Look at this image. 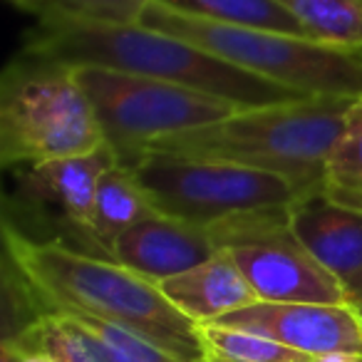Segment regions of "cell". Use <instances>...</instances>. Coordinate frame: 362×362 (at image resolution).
Here are the masks:
<instances>
[{
  "instance_id": "cell-20",
  "label": "cell",
  "mask_w": 362,
  "mask_h": 362,
  "mask_svg": "<svg viewBox=\"0 0 362 362\" xmlns=\"http://www.w3.org/2000/svg\"><path fill=\"white\" fill-rule=\"evenodd\" d=\"M151 0H28L23 11L37 21H77L95 25H139Z\"/></svg>"
},
{
  "instance_id": "cell-21",
  "label": "cell",
  "mask_w": 362,
  "mask_h": 362,
  "mask_svg": "<svg viewBox=\"0 0 362 362\" xmlns=\"http://www.w3.org/2000/svg\"><path fill=\"white\" fill-rule=\"evenodd\" d=\"M0 362H47L45 357L30 355L16 347L13 342H0Z\"/></svg>"
},
{
  "instance_id": "cell-5",
  "label": "cell",
  "mask_w": 362,
  "mask_h": 362,
  "mask_svg": "<svg viewBox=\"0 0 362 362\" xmlns=\"http://www.w3.org/2000/svg\"><path fill=\"white\" fill-rule=\"evenodd\" d=\"M107 144L75 67L21 55L0 80V164L25 169Z\"/></svg>"
},
{
  "instance_id": "cell-22",
  "label": "cell",
  "mask_w": 362,
  "mask_h": 362,
  "mask_svg": "<svg viewBox=\"0 0 362 362\" xmlns=\"http://www.w3.org/2000/svg\"><path fill=\"white\" fill-rule=\"evenodd\" d=\"M347 300H350V305H355L357 310H362V278L352 288H347Z\"/></svg>"
},
{
  "instance_id": "cell-10",
  "label": "cell",
  "mask_w": 362,
  "mask_h": 362,
  "mask_svg": "<svg viewBox=\"0 0 362 362\" xmlns=\"http://www.w3.org/2000/svg\"><path fill=\"white\" fill-rule=\"evenodd\" d=\"M119 164L110 144L87 154L42 161L21 171V197L35 206L60 211L65 228L75 233L82 251H92V211L105 171Z\"/></svg>"
},
{
  "instance_id": "cell-16",
  "label": "cell",
  "mask_w": 362,
  "mask_h": 362,
  "mask_svg": "<svg viewBox=\"0 0 362 362\" xmlns=\"http://www.w3.org/2000/svg\"><path fill=\"white\" fill-rule=\"evenodd\" d=\"M310 40L362 50V0H276Z\"/></svg>"
},
{
  "instance_id": "cell-14",
  "label": "cell",
  "mask_w": 362,
  "mask_h": 362,
  "mask_svg": "<svg viewBox=\"0 0 362 362\" xmlns=\"http://www.w3.org/2000/svg\"><path fill=\"white\" fill-rule=\"evenodd\" d=\"M8 342L47 362H124L112 342L70 313H40L16 340Z\"/></svg>"
},
{
  "instance_id": "cell-17",
  "label": "cell",
  "mask_w": 362,
  "mask_h": 362,
  "mask_svg": "<svg viewBox=\"0 0 362 362\" xmlns=\"http://www.w3.org/2000/svg\"><path fill=\"white\" fill-rule=\"evenodd\" d=\"M320 192L337 204L362 209V97L352 102L345 127L327 156Z\"/></svg>"
},
{
  "instance_id": "cell-2",
  "label": "cell",
  "mask_w": 362,
  "mask_h": 362,
  "mask_svg": "<svg viewBox=\"0 0 362 362\" xmlns=\"http://www.w3.org/2000/svg\"><path fill=\"white\" fill-rule=\"evenodd\" d=\"M23 52L70 67H105L154 77L241 107H268L305 97L291 87L238 70L181 37L144 25L37 21L25 35Z\"/></svg>"
},
{
  "instance_id": "cell-23",
  "label": "cell",
  "mask_w": 362,
  "mask_h": 362,
  "mask_svg": "<svg viewBox=\"0 0 362 362\" xmlns=\"http://www.w3.org/2000/svg\"><path fill=\"white\" fill-rule=\"evenodd\" d=\"M322 362H362V357H327Z\"/></svg>"
},
{
  "instance_id": "cell-1",
  "label": "cell",
  "mask_w": 362,
  "mask_h": 362,
  "mask_svg": "<svg viewBox=\"0 0 362 362\" xmlns=\"http://www.w3.org/2000/svg\"><path fill=\"white\" fill-rule=\"evenodd\" d=\"M11 266L40 313L87 315L127 327L189 362H206L202 325L169 303L159 283L65 238H35L11 216L3 223Z\"/></svg>"
},
{
  "instance_id": "cell-13",
  "label": "cell",
  "mask_w": 362,
  "mask_h": 362,
  "mask_svg": "<svg viewBox=\"0 0 362 362\" xmlns=\"http://www.w3.org/2000/svg\"><path fill=\"white\" fill-rule=\"evenodd\" d=\"M159 288L171 305L199 325L216 322L258 303L251 283L226 251H218L192 271L161 281Z\"/></svg>"
},
{
  "instance_id": "cell-4",
  "label": "cell",
  "mask_w": 362,
  "mask_h": 362,
  "mask_svg": "<svg viewBox=\"0 0 362 362\" xmlns=\"http://www.w3.org/2000/svg\"><path fill=\"white\" fill-rule=\"evenodd\" d=\"M139 25L181 37L223 62L305 97H362V50L263 28L223 25L151 0Z\"/></svg>"
},
{
  "instance_id": "cell-3",
  "label": "cell",
  "mask_w": 362,
  "mask_h": 362,
  "mask_svg": "<svg viewBox=\"0 0 362 362\" xmlns=\"http://www.w3.org/2000/svg\"><path fill=\"white\" fill-rule=\"evenodd\" d=\"M357 97H303L246 107L214 124L159 139L146 149L189 159L228 161L286 176L303 194L320 189L327 156Z\"/></svg>"
},
{
  "instance_id": "cell-7",
  "label": "cell",
  "mask_w": 362,
  "mask_h": 362,
  "mask_svg": "<svg viewBox=\"0 0 362 362\" xmlns=\"http://www.w3.org/2000/svg\"><path fill=\"white\" fill-rule=\"evenodd\" d=\"M156 214L214 228L256 214L288 211L303 197L286 176L228 161L149 151L134 166Z\"/></svg>"
},
{
  "instance_id": "cell-24",
  "label": "cell",
  "mask_w": 362,
  "mask_h": 362,
  "mask_svg": "<svg viewBox=\"0 0 362 362\" xmlns=\"http://www.w3.org/2000/svg\"><path fill=\"white\" fill-rule=\"evenodd\" d=\"M13 3H16V6H18V8H21V6H23V3H28V0H13Z\"/></svg>"
},
{
  "instance_id": "cell-11",
  "label": "cell",
  "mask_w": 362,
  "mask_h": 362,
  "mask_svg": "<svg viewBox=\"0 0 362 362\" xmlns=\"http://www.w3.org/2000/svg\"><path fill=\"white\" fill-rule=\"evenodd\" d=\"M216 253L218 246L211 228L164 214H154L132 226L110 248V258L154 283L192 271Z\"/></svg>"
},
{
  "instance_id": "cell-18",
  "label": "cell",
  "mask_w": 362,
  "mask_h": 362,
  "mask_svg": "<svg viewBox=\"0 0 362 362\" xmlns=\"http://www.w3.org/2000/svg\"><path fill=\"white\" fill-rule=\"evenodd\" d=\"M159 3L187 16L223 23V25L263 28V30L308 37L300 23L288 16L276 0H159Z\"/></svg>"
},
{
  "instance_id": "cell-6",
  "label": "cell",
  "mask_w": 362,
  "mask_h": 362,
  "mask_svg": "<svg viewBox=\"0 0 362 362\" xmlns=\"http://www.w3.org/2000/svg\"><path fill=\"white\" fill-rule=\"evenodd\" d=\"M75 75L95 107L105 141L119 164L132 169L154 141L214 124L246 110L221 97L154 77L105 67H75Z\"/></svg>"
},
{
  "instance_id": "cell-8",
  "label": "cell",
  "mask_w": 362,
  "mask_h": 362,
  "mask_svg": "<svg viewBox=\"0 0 362 362\" xmlns=\"http://www.w3.org/2000/svg\"><path fill=\"white\" fill-rule=\"evenodd\" d=\"M288 211L256 214L218 223L211 228L218 251H226L236 261L258 300L325 305L350 303L345 286L291 233Z\"/></svg>"
},
{
  "instance_id": "cell-25",
  "label": "cell",
  "mask_w": 362,
  "mask_h": 362,
  "mask_svg": "<svg viewBox=\"0 0 362 362\" xmlns=\"http://www.w3.org/2000/svg\"><path fill=\"white\" fill-rule=\"evenodd\" d=\"M360 315H362V310H360Z\"/></svg>"
},
{
  "instance_id": "cell-15",
  "label": "cell",
  "mask_w": 362,
  "mask_h": 362,
  "mask_svg": "<svg viewBox=\"0 0 362 362\" xmlns=\"http://www.w3.org/2000/svg\"><path fill=\"white\" fill-rule=\"evenodd\" d=\"M156 209L132 166L115 164L105 171L97 189L95 211H92V251L110 256L117 238L144 218L154 216Z\"/></svg>"
},
{
  "instance_id": "cell-19",
  "label": "cell",
  "mask_w": 362,
  "mask_h": 362,
  "mask_svg": "<svg viewBox=\"0 0 362 362\" xmlns=\"http://www.w3.org/2000/svg\"><path fill=\"white\" fill-rule=\"evenodd\" d=\"M202 340L206 362H322L320 357L298 352L271 337L216 322H204Z\"/></svg>"
},
{
  "instance_id": "cell-9",
  "label": "cell",
  "mask_w": 362,
  "mask_h": 362,
  "mask_svg": "<svg viewBox=\"0 0 362 362\" xmlns=\"http://www.w3.org/2000/svg\"><path fill=\"white\" fill-rule=\"evenodd\" d=\"M320 357H362V315L350 303H266L258 300L216 320Z\"/></svg>"
},
{
  "instance_id": "cell-12",
  "label": "cell",
  "mask_w": 362,
  "mask_h": 362,
  "mask_svg": "<svg viewBox=\"0 0 362 362\" xmlns=\"http://www.w3.org/2000/svg\"><path fill=\"white\" fill-rule=\"evenodd\" d=\"M288 226L298 243L345 291L362 278V209L337 204L315 189L291 206Z\"/></svg>"
}]
</instances>
